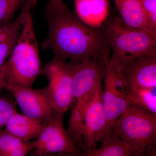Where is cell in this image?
<instances>
[{
	"mask_svg": "<svg viewBox=\"0 0 156 156\" xmlns=\"http://www.w3.org/2000/svg\"><path fill=\"white\" fill-rule=\"evenodd\" d=\"M45 12L48 31L42 48L51 51L54 57L84 60L110 56L111 48L103 25H87L64 2L47 3Z\"/></svg>",
	"mask_w": 156,
	"mask_h": 156,
	"instance_id": "1",
	"label": "cell"
},
{
	"mask_svg": "<svg viewBox=\"0 0 156 156\" xmlns=\"http://www.w3.org/2000/svg\"><path fill=\"white\" fill-rule=\"evenodd\" d=\"M72 110L67 132L78 148L83 152L82 130L85 110L98 85L103 80L105 61L99 58L71 60Z\"/></svg>",
	"mask_w": 156,
	"mask_h": 156,
	"instance_id": "2",
	"label": "cell"
},
{
	"mask_svg": "<svg viewBox=\"0 0 156 156\" xmlns=\"http://www.w3.org/2000/svg\"><path fill=\"white\" fill-rule=\"evenodd\" d=\"M9 57L1 69L6 84L32 87L42 68L31 10Z\"/></svg>",
	"mask_w": 156,
	"mask_h": 156,
	"instance_id": "3",
	"label": "cell"
},
{
	"mask_svg": "<svg viewBox=\"0 0 156 156\" xmlns=\"http://www.w3.org/2000/svg\"><path fill=\"white\" fill-rule=\"evenodd\" d=\"M103 26L112 50L108 64L118 75L126 65L156 50V35L127 25L119 16L107 18Z\"/></svg>",
	"mask_w": 156,
	"mask_h": 156,
	"instance_id": "4",
	"label": "cell"
},
{
	"mask_svg": "<svg viewBox=\"0 0 156 156\" xmlns=\"http://www.w3.org/2000/svg\"><path fill=\"white\" fill-rule=\"evenodd\" d=\"M109 129L124 141L142 150L145 156H156V115L130 101Z\"/></svg>",
	"mask_w": 156,
	"mask_h": 156,
	"instance_id": "5",
	"label": "cell"
},
{
	"mask_svg": "<svg viewBox=\"0 0 156 156\" xmlns=\"http://www.w3.org/2000/svg\"><path fill=\"white\" fill-rule=\"evenodd\" d=\"M40 74L48 79L47 88L53 110L67 111L72 101V69L70 62L53 57L41 69Z\"/></svg>",
	"mask_w": 156,
	"mask_h": 156,
	"instance_id": "6",
	"label": "cell"
},
{
	"mask_svg": "<svg viewBox=\"0 0 156 156\" xmlns=\"http://www.w3.org/2000/svg\"><path fill=\"white\" fill-rule=\"evenodd\" d=\"M64 113L53 111L44 128L36 140L31 141L34 154L43 156L61 153L82 156L83 153L73 142L65 128Z\"/></svg>",
	"mask_w": 156,
	"mask_h": 156,
	"instance_id": "7",
	"label": "cell"
},
{
	"mask_svg": "<svg viewBox=\"0 0 156 156\" xmlns=\"http://www.w3.org/2000/svg\"><path fill=\"white\" fill-rule=\"evenodd\" d=\"M102 82L98 85L84 113L82 130L84 152L96 148L108 130L102 99Z\"/></svg>",
	"mask_w": 156,
	"mask_h": 156,
	"instance_id": "8",
	"label": "cell"
},
{
	"mask_svg": "<svg viewBox=\"0 0 156 156\" xmlns=\"http://www.w3.org/2000/svg\"><path fill=\"white\" fill-rule=\"evenodd\" d=\"M5 89L13 95L23 114L40 122H48L53 110L47 87L34 89L6 84Z\"/></svg>",
	"mask_w": 156,
	"mask_h": 156,
	"instance_id": "9",
	"label": "cell"
},
{
	"mask_svg": "<svg viewBox=\"0 0 156 156\" xmlns=\"http://www.w3.org/2000/svg\"><path fill=\"white\" fill-rule=\"evenodd\" d=\"M109 58L105 59L103 76L104 87L102 94L108 129L130 104L126 94V88L119 76L113 71L109 65Z\"/></svg>",
	"mask_w": 156,
	"mask_h": 156,
	"instance_id": "10",
	"label": "cell"
},
{
	"mask_svg": "<svg viewBox=\"0 0 156 156\" xmlns=\"http://www.w3.org/2000/svg\"><path fill=\"white\" fill-rule=\"evenodd\" d=\"M119 76L126 90L156 87V50L126 65Z\"/></svg>",
	"mask_w": 156,
	"mask_h": 156,
	"instance_id": "11",
	"label": "cell"
},
{
	"mask_svg": "<svg viewBox=\"0 0 156 156\" xmlns=\"http://www.w3.org/2000/svg\"><path fill=\"white\" fill-rule=\"evenodd\" d=\"M99 148L84 152L83 156H144V152L139 147L131 145L109 129L101 139Z\"/></svg>",
	"mask_w": 156,
	"mask_h": 156,
	"instance_id": "12",
	"label": "cell"
},
{
	"mask_svg": "<svg viewBox=\"0 0 156 156\" xmlns=\"http://www.w3.org/2000/svg\"><path fill=\"white\" fill-rule=\"evenodd\" d=\"M76 14L89 26L100 27L108 18V0H73Z\"/></svg>",
	"mask_w": 156,
	"mask_h": 156,
	"instance_id": "13",
	"label": "cell"
},
{
	"mask_svg": "<svg viewBox=\"0 0 156 156\" xmlns=\"http://www.w3.org/2000/svg\"><path fill=\"white\" fill-rule=\"evenodd\" d=\"M47 123L17 112L10 117L6 123L5 130L23 141L27 142L37 138Z\"/></svg>",
	"mask_w": 156,
	"mask_h": 156,
	"instance_id": "14",
	"label": "cell"
},
{
	"mask_svg": "<svg viewBox=\"0 0 156 156\" xmlns=\"http://www.w3.org/2000/svg\"><path fill=\"white\" fill-rule=\"evenodd\" d=\"M32 7V3L31 1H27L24 3L19 15L15 20H13L11 28L5 37L0 42V91L5 89L6 84L1 73L2 66L10 56L25 22L27 16Z\"/></svg>",
	"mask_w": 156,
	"mask_h": 156,
	"instance_id": "15",
	"label": "cell"
},
{
	"mask_svg": "<svg viewBox=\"0 0 156 156\" xmlns=\"http://www.w3.org/2000/svg\"><path fill=\"white\" fill-rule=\"evenodd\" d=\"M120 18L129 26L153 33L139 0H114Z\"/></svg>",
	"mask_w": 156,
	"mask_h": 156,
	"instance_id": "16",
	"label": "cell"
},
{
	"mask_svg": "<svg viewBox=\"0 0 156 156\" xmlns=\"http://www.w3.org/2000/svg\"><path fill=\"white\" fill-rule=\"evenodd\" d=\"M33 150L31 142L23 141L5 130L0 131V156H25Z\"/></svg>",
	"mask_w": 156,
	"mask_h": 156,
	"instance_id": "17",
	"label": "cell"
},
{
	"mask_svg": "<svg viewBox=\"0 0 156 156\" xmlns=\"http://www.w3.org/2000/svg\"><path fill=\"white\" fill-rule=\"evenodd\" d=\"M131 102L156 115V87L126 89Z\"/></svg>",
	"mask_w": 156,
	"mask_h": 156,
	"instance_id": "18",
	"label": "cell"
},
{
	"mask_svg": "<svg viewBox=\"0 0 156 156\" xmlns=\"http://www.w3.org/2000/svg\"><path fill=\"white\" fill-rule=\"evenodd\" d=\"M26 0H0V25H5L13 22L16 11Z\"/></svg>",
	"mask_w": 156,
	"mask_h": 156,
	"instance_id": "19",
	"label": "cell"
},
{
	"mask_svg": "<svg viewBox=\"0 0 156 156\" xmlns=\"http://www.w3.org/2000/svg\"><path fill=\"white\" fill-rule=\"evenodd\" d=\"M16 104L9 98L0 97V131L10 117L17 112Z\"/></svg>",
	"mask_w": 156,
	"mask_h": 156,
	"instance_id": "20",
	"label": "cell"
},
{
	"mask_svg": "<svg viewBox=\"0 0 156 156\" xmlns=\"http://www.w3.org/2000/svg\"><path fill=\"white\" fill-rule=\"evenodd\" d=\"M153 33L156 35V0H139Z\"/></svg>",
	"mask_w": 156,
	"mask_h": 156,
	"instance_id": "21",
	"label": "cell"
},
{
	"mask_svg": "<svg viewBox=\"0 0 156 156\" xmlns=\"http://www.w3.org/2000/svg\"><path fill=\"white\" fill-rule=\"evenodd\" d=\"M12 22L8 24L0 25V42L5 37L12 26Z\"/></svg>",
	"mask_w": 156,
	"mask_h": 156,
	"instance_id": "22",
	"label": "cell"
},
{
	"mask_svg": "<svg viewBox=\"0 0 156 156\" xmlns=\"http://www.w3.org/2000/svg\"><path fill=\"white\" fill-rule=\"evenodd\" d=\"M48 1L52 2H61L63 1V0H48Z\"/></svg>",
	"mask_w": 156,
	"mask_h": 156,
	"instance_id": "23",
	"label": "cell"
},
{
	"mask_svg": "<svg viewBox=\"0 0 156 156\" xmlns=\"http://www.w3.org/2000/svg\"><path fill=\"white\" fill-rule=\"evenodd\" d=\"M37 1V0H33V2L34 5H35Z\"/></svg>",
	"mask_w": 156,
	"mask_h": 156,
	"instance_id": "24",
	"label": "cell"
}]
</instances>
